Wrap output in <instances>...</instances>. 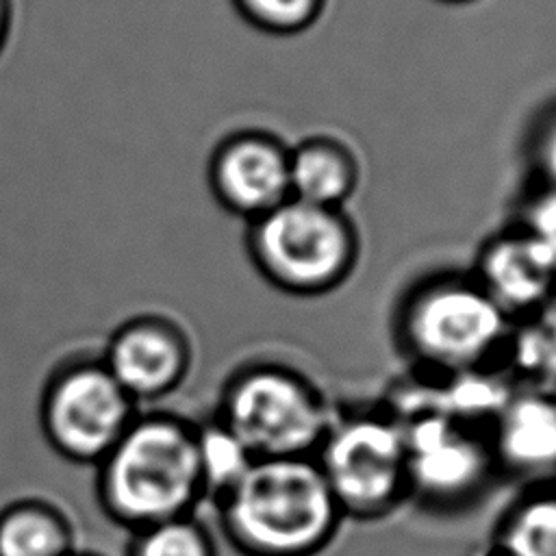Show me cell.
I'll use <instances>...</instances> for the list:
<instances>
[{"mask_svg": "<svg viewBox=\"0 0 556 556\" xmlns=\"http://www.w3.org/2000/svg\"><path fill=\"white\" fill-rule=\"evenodd\" d=\"M215 510L241 556H319L345 521L313 456L254 458Z\"/></svg>", "mask_w": 556, "mask_h": 556, "instance_id": "6da1fadb", "label": "cell"}, {"mask_svg": "<svg viewBox=\"0 0 556 556\" xmlns=\"http://www.w3.org/2000/svg\"><path fill=\"white\" fill-rule=\"evenodd\" d=\"M96 469L104 517L128 530L193 515L204 500L195 424L167 410H139Z\"/></svg>", "mask_w": 556, "mask_h": 556, "instance_id": "7a4b0ae2", "label": "cell"}, {"mask_svg": "<svg viewBox=\"0 0 556 556\" xmlns=\"http://www.w3.org/2000/svg\"><path fill=\"white\" fill-rule=\"evenodd\" d=\"M513 319L469 274L445 271L413 285L395 313L402 354L430 374H478L510 337Z\"/></svg>", "mask_w": 556, "mask_h": 556, "instance_id": "3957f363", "label": "cell"}, {"mask_svg": "<svg viewBox=\"0 0 556 556\" xmlns=\"http://www.w3.org/2000/svg\"><path fill=\"white\" fill-rule=\"evenodd\" d=\"M245 248L267 285L287 295L319 298L352 276L361 239L343 208L289 198L248 222Z\"/></svg>", "mask_w": 556, "mask_h": 556, "instance_id": "277c9868", "label": "cell"}, {"mask_svg": "<svg viewBox=\"0 0 556 556\" xmlns=\"http://www.w3.org/2000/svg\"><path fill=\"white\" fill-rule=\"evenodd\" d=\"M252 458L313 456L337 413L326 393L282 363H250L228 376L213 415Z\"/></svg>", "mask_w": 556, "mask_h": 556, "instance_id": "5b68a950", "label": "cell"}, {"mask_svg": "<svg viewBox=\"0 0 556 556\" xmlns=\"http://www.w3.org/2000/svg\"><path fill=\"white\" fill-rule=\"evenodd\" d=\"M313 458L343 519L378 521L410 500L404 426L397 415H337Z\"/></svg>", "mask_w": 556, "mask_h": 556, "instance_id": "8992f818", "label": "cell"}, {"mask_svg": "<svg viewBox=\"0 0 556 556\" xmlns=\"http://www.w3.org/2000/svg\"><path fill=\"white\" fill-rule=\"evenodd\" d=\"M139 404L117 384L100 354L61 361L39 395V428L50 450L67 463L96 467L115 445Z\"/></svg>", "mask_w": 556, "mask_h": 556, "instance_id": "52a82bcc", "label": "cell"}, {"mask_svg": "<svg viewBox=\"0 0 556 556\" xmlns=\"http://www.w3.org/2000/svg\"><path fill=\"white\" fill-rule=\"evenodd\" d=\"M404 426L408 491L432 508H456L476 497L495 465L489 434L443 410H421Z\"/></svg>", "mask_w": 556, "mask_h": 556, "instance_id": "ba28073f", "label": "cell"}, {"mask_svg": "<svg viewBox=\"0 0 556 556\" xmlns=\"http://www.w3.org/2000/svg\"><path fill=\"white\" fill-rule=\"evenodd\" d=\"M100 358L117 384L141 404L163 400L185 382L193 365V345L176 319L139 313L109 334Z\"/></svg>", "mask_w": 556, "mask_h": 556, "instance_id": "9c48e42d", "label": "cell"}, {"mask_svg": "<svg viewBox=\"0 0 556 556\" xmlns=\"http://www.w3.org/2000/svg\"><path fill=\"white\" fill-rule=\"evenodd\" d=\"M208 182L217 202L252 222L291 198L289 146L265 130H239L213 152Z\"/></svg>", "mask_w": 556, "mask_h": 556, "instance_id": "30bf717a", "label": "cell"}, {"mask_svg": "<svg viewBox=\"0 0 556 556\" xmlns=\"http://www.w3.org/2000/svg\"><path fill=\"white\" fill-rule=\"evenodd\" d=\"M471 276L510 319L539 311L556 295V256L523 226L486 239Z\"/></svg>", "mask_w": 556, "mask_h": 556, "instance_id": "8fae6325", "label": "cell"}, {"mask_svg": "<svg viewBox=\"0 0 556 556\" xmlns=\"http://www.w3.org/2000/svg\"><path fill=\"white\" fill-rule=\"evenodd\" d=\"M489 439L497 467L528 478L556 473V400L543 393L508 397Z\"/></svg>", "mask_w": 556, "mask_h": 556, "instance_id": "7c38bea8", "label": "cell"}, {"mask_svg": "<svg viewBox=\"0 0 556 556\" xmlns=\"http://www.w3.org/2000/svg\"><path fill=\"white\" fill-rule=\"evenodd\" d=\"M358 174L354 152L332 135H313L289 148L291 198L343 208L356 191Z\"/></svg>", "mask_w": 556, "mask_h": 556, "instance_id": "4fadbf2b", "label": "cell"}, {"mask_svg": "<svg viewBox=\"0 0 556 556\" xmlns=\"http://www.w3.org/2000/svg\"><path fill=\"white\" fill-rule=\"evenodd\" d=\"M78 549L67 513L43 497H20L0 508V556H72Z\"/></svg>", "mask_w": 556, "mask_h": 556, "instance_id": "5bb4252c", "label": "cell"}, {"mask_svg": "<svg viewBox=\"0 0 556 556\" xmlns=\"http://www.w3.org/2000/svg\"><path fill=\"white\" fill-rule=\"evenodd\" d=\"M482 556H556V486L517 497L495 523Z\"/></svg>", "mask_w": 556, "mask_h": 556, "instance_id": "9a60e30c", "label": "cell"}, {"mask_svg": "<svg viewBox=\"0 0 556 556\" xmlns=\"http://www.w3.org/2000/svg\"><path fill=\"white\" fill-rule=\"evenodd\" d=\"M195 452L204 500L213 504L239 482L254 460L245 445L215 417L195 424Z\"/></svg>", "mask_w": 556, "mask_h": 556, "instance_id": "2e32d148", "label": "cell"}, {"mask_svg": "<svg viewBox=\"0 0 556 556\" xmlns=\"http://www.w3.org/2000/svg\"><path fill=\"white\" fill-rule=\"evenodd\" d=\"M126 556H217V543L195 515H182L130 532Z\"/></svg>", "mask_w": 556, "mask_h": 556, "instance_id": "e0dca14e", "label": "cell"}, {"mask_svg": "<svg viewBox=\"0 0 556 556\" xmlns=\"http://www.w3.org/2000/svg\"><path fill=\"white\" fill-rule=\"evenodd\" d=\"M239 15L269 35H295L311 28L326 0H232Z\"/></svg>", "mask_w": 556, "mask_h": 556, "instance_id": "ac0fdd59", "label": "cell"}, {"mask_svg": "<svg viewBox=\"0 0 556 556\" xmlns=\"http://www.w3.org/2000/svg\"><path fill=\"white\" fill-rule=\"evenodd\" d=\"M530 161L547 189H556V106L549 109L532 130Z\"/></svg>", "mask_w": 556, "mask_h": 556, "instance_id": "d6986e66", "label": "cell"}, {"mask_svg": "<svg viewBox=\"0 0 556 556\" xmlns=\"http://www.w3.org/2000/svg\"><path fill=\"white\" fill-rule=\"evenodd\" d=\"M547 195L532 204V213L523 228L539 237L556 256V189H547Z\"/></svg>", "mask_w": 556, "mask_h": 556, "instance_id": "ffe728a7", "label": "cell"}, {"mask_svg": "<svg viewBox=\"0 0 556 556\" xmlns=\"http://www.w3.org/2000/svg\"><path fill=\"white\" fill-rule=\"evenodd\" d=\"M4 28H7V4L4 0H0V39L4 35Z\"/></svg>", "mask_w": 556, "mask_h": 556, "instance_id": "44dd1931", "label": "cell"}, {"mask_svg": "<svg viewBox=\"0 0 556 556\" xmlns=\"http://www.w3.org/2000/svg\"><path fill=\"white\" fill-rule=\"evenodd\" d=\"M72 556H102V554H96V552H85V549H76Z\"/></svg>", "mask_w": 556, "mask_h": 556, "instance_id": "7402d4cb", "label": "cell"}, {"mask_svg": "<svg viewBox=\"0 0 556 556\" xmlns=\"http://www.w3.org/2000/svg\"><path fill=\"white\" fill-rule=\"evenodd\" d=\"M441 2H447V4H465V2H473V0H441Z\"/></svg>", "mask_w": 556, "mask_h": 556, "instance_id": "603a6c76", "label": "cell"}]
</instances>
